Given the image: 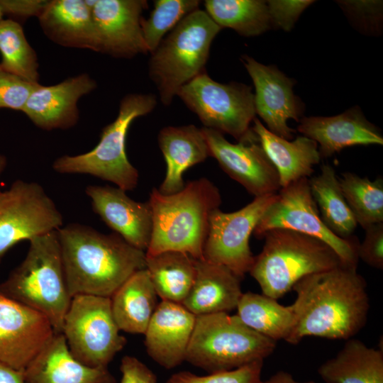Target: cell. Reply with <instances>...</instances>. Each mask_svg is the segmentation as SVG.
I'll list each match as a JSON object with an SVG mask.
<instances>
[{
	"mask_svg": "<svg viewBox=\"0 0 383 383\" xmlns=\"http://www.w3.org/2000/svg\"><path fill=\"white\" fill-rule=\"evenodd\" d=\"M365 239L359 243L358 258L378 270L383 268V222L372 224L365 229Z\"/></svg>",
	"mask_w": 383,
	"mask_h": 383,
	"instance_id": "obj_39",
	"label": "cell"
},
{
	"mask_svg": "<svg viewBox=\"0 0 383 383\" xmlns=\"http://www.w3.org/2000/svg\"><path fill=\"white\" fill-rule=\"evenodd\" d=\"M145 269L162 301L182 304L195 279L196 260L179 251L145 254Z\"/></svg>",
	"mask_w": 383,
	"mask_h": 383,
	"instance_id": "obj_29",
	"label": "cell"
},
{
	"mask_svg": "<svg viewBox=\"0 0 383 383\" xmlns=\"http://www.w3.org/2000/svg\"><path fill=\"white\" fill-rule=\"evenodd\" d=\"M277 197V193L255 197L233 212H223L220 209L213 211L203 259L222 265L243 279L249 272L255 258L250 247V235Z\"/></svg>",
	"mask_w": 383,
	"mask_h": 383,
	"instance_id": "obj_13",
	"label": "cell"
},
{
	"mask_svg": "<svg viewBox=\"0 0 383 383\" xmlns=\"http://www.w3.org/2000/svg\"><path fill=\"white\" fill-rule=\"evenodd\" d=\"M157 104L151 94H129L121 101L116 119L104 128L98 144L77 155H62L52 163L60 174H85L110 182L124 191L134 189L138 182L137 169L126 153V139L132 122L152 111Z\"/></svg>",
	"mask_w": 383,
	"mask_h": 383,
	"instance_id": "obj_7",
	"label": "cell"
},
{
	"mask_svg": "<svg viewBox=\"0 0 383 383\" xmlns=\"http://www.w3.org/2000/svg\"><path fill=\"white\" fill-rule=\"evenodd\" d=\"M262 383H317L313 381L299 382L296 380L292 374L286 371H278L271 375L267 379L263 380Z\"/></svg>",
	"mask_w": 383,
	"mask_h": 383,
	"instance_id": "obj_43",
	"label": "cell"
},
{
	"mask_svg": "<svg viewBox=\"0 0 383 383\" xmlns=\"http://www.w3.org/2000/svg\"><path fill=\"white\" fill-rule=\"evenodd\" d=\"M210 157L216 160L221 168L255 197L276 194L281 187L277 172L258 138L238 143L228 141L223 134L201 128Z\"/></svg>",
	"mask_w": 383,
	"mask_h": 383,
	"instance_id": "obj_14",
	"label": "cell"
},
{
	"mask_svg": "<svg viewBox=\"0 0 383 383\" xmlns=\"http://www.w3.org/2000/svg\"><path fill=\"white\" fill-rule=\"evenodd\" d=\"M221 29L198 9L184 17L151 53L149 76L165 106L171 104L182 86L205 71L211 45Z\"/></svg>",
	"mask_w": 383,
	"mask_h": 383,
	"instance_id": "obj_6",
	"label": "cell"
},
{
	"mask_svg": "<svg viewBox=\"0 0 383 383\" xmlns=\"http://www.w3.org/2000/svg\"><path fill=\"white\" fill-rule=\"evenodd\" d=\"M71 296L111 297L135 272L145 268V252L115 233L104 234L79 223L57 231Z\"/></svg>",
	"mask_w": 383,
	"mask_h": 383,
	"instance_id": "obj_2",
	"label": "cell"
},
{
	"mask_svg": "<svg viewBox=\"0 0 383 383\" xmlns=\"http://www.w3.org/2000/svg\"><path fill=\"white\" fill-rule=\"evenodd\" d=\"M85 192L93 211L115 233L131 245L146 251L152 228L148 201H136L117 187L89 185Z\"/></svg>",
	"mask_w": 383,
	"mask_h": 383,
	"instance_id": "obj_18",
	"label": "cell"
},
{
	"mask_svg": "<svg viewBox=\"0 0 383 383\" xmlns=\"http://www.w3.org/2000/svg\"><path fill=\"white\" fill-rule=\"evenodd\" d=\"M1 67L32 83H38L37 54L27 40L19 22L8 18L0 21Z\"/></svg>",
	"mask_w": 383,
	"mask_h": 383,
	"instance_id": "obj_34",
	"label": "cell"
},
{
	"mask_svg": "<svg viewBox=\"0 0 383 383\" xmlns=\"http://www.w3.org/2000/svg\"><path fill=\"white\" fill-rule=\"evenodd\" d=\"M96 87V82L87 73L68 77L55 85L38 84L22 112L43 130L72 128L79 120V100Z\"/></svg>",
	"mask_w": 383,
	"mask_h": 383,
	"instance_id": "obj_19",
	"label": "cell"
},
{
	"mask_svg": "<svg viewBox=\"0 0 383 383\" xmlns=\"http://www.w3.org/2000/svg\"><path fill=\"white\" fill-rule=\"evenodd\" d=\"M120 383H157L155 374L134 356L126 355L121 361Z\"/></svg>",
	"mask_w": 383,
	"mask_h": 383,
	"instance_id": "obj_41",
	"label": "cell"
},
{
	"mask_svg": "<svg viewBox=\"0 0 383 383\" xmlns=\"http://www.w3.org/2000/svg\"><path fill=\"white\" fill-rule=\"evenodd\" d=\"M39 83H32L4 70L0 65V109L23 111Z\"/></svg>",
	"mask_w": 383,
	"mask_h": 383,
	"instance_id": "obj_37",
	"label": "cell"
},
{
	"mask_svg": "<svg viewBox=\"0 0 383 383\" xmlns=\"http://www.w3.org/2000/svg\"><path fill=\"white\" fill-rule=\"evenodd\" d=\"M240 280L222 265L196 260L195 279L182 304L196 316L228 313L236 309L243 294Z\"/></svg>",
	"mask_w": 383,
	"mask_h": 383,
	"instance_id": "obj_23",
	"label": "cell"
},
{
	"mask_svg": "<svg viewBox=\"0 0 383 383\" xmlns=\"http://www.w3.org/2000/svg\"><path fill=\"white\" fill-rule=\"evenodd\" d=\"M62 224L61 213L40 184L15 181L0 192V262L18 243L56 231Z\"/></svg>",
	"mask_w": 383,
	"mask_h": 383,
	"instance_id": "obj_12",
	"label": "cell"
},
{
	"mask_svg": "<svg viewBox=\"0 0 383 383\" xmlns=\"http://www.w3.org/2000/svg\"><path fill=\"white\" fill-rule=\"evenodd\" d=\"M157 142L167 167L157 189L163 194L181 191L185 185L184 172L210 157L202 129L194 125L165 127L158 133Z\"/></svg>",
	"mask_w": 383,
	"mask_h": 383,
	"instance_id": "obj_24",
	"label": "cell"
},
{
	"mask_svg": "<svg viewBox=\"0 0 383 383\" xmlns=\"http://www.w3.org/2000/svg\"><path fill=\"white\" fill-rule=\"evenodd\" d=\"M236 309L243 323L275 342L286 340L294 324L292 304L282 305L263 294L243 293Z\"/></svg>",
	"mask_w": 383,
	"mask_h": 383,
	"instance_id": "obj_31",
	"label": "cell"
},
{
	"mask_svg": "<svg viewBox=\"0 0 383 383\" xmlns=\"http://www.w3.org/2000/svg\"><path fill=\"white\" fill-rule=\"evenodd\" d=\"M157 294L145 268L131 275L110 297L120 331L144 334L157 308Z\"/></svg>",
	"mask_w": 383,
	"mask_h": 383,
	"instance_id": "obj_27",
	"label": "cell"
},
{
	"mask_svg": "<svg viewBox=\"0 0 383 383\" xmlns=\"http://www.w3.org/2000/svg\"><path fill=\"white\" fill-rule=\"evenodd\" d=\"M343 196L362 228L383 222V179L370 180L355 173L344 172L338 179Z\"/></svg>",
	"mask_w": 383,
	"mask_h": 383,
	"instance_id": "obj_33",
	"label": "cell"
},
{
	"mask_svg": "<svg viewBox=\"0 0 383 383\" xmlns=\"http://www.w3.org/2000/svg\"><path fill=\"white\" fill-rule=\"evenodd\" d=\"M23 374L26 383H116L108 367H91L76 360L62 333H55Z\"/></svg>",
	"mask_w": 383,
	"mask_h": 383,
	"instance_id": "obj_22",
	"label": "cell"
},
{
	"mask_svg": "<svg viewBox=\"0 0 383 383\" xmlns=\"http://www.w3.org/2000/svg\"><path fill=\"white\" fill-rule=\"evenodd\" d=\"M26 257L0 284L6 296L43 314L55 333H62L72 296L56 231L34 238Z\"/></svg>",
	"mask_w": 383,
	"mask_h": 383,
	"instance_id": "obj_4",
	"label": "cell"
},
{
	"mask_svg": "<svg viewBox=\"0 0 383 383\" xmlns=\"http://www.w3.org/2000/svg\"><path fill=\"white\" fill-rule=\"evenodd\" d=\"M113 318L110 297L72 296L62 332L72 355L91 367H108L126 344Z\"/></svg>",
	"mask_w": 383,
	"mask_h": 383,
	"instance_id": "obj_10",
	"label": "cell"
},
{
	"mask_svg": "<svg viewBox=\"0 0 383 383\" xmlns=\"http://www.w3.org/2000/svg\"><path fill=\"white\" fill-rule=\"evenodd\" d=\"M252 130L274 166L281 188L308 178L313 173V167L320 162L318 144L306 136L289 141L270 131L256 117Z\"/></svg>",
	"mask_w": 383,
	"mask_h": 383,
	"instance_id": "obj_25",
	"label": "cell"
},
{
	"mask_svg": "<svg viewBox=\"0 0 383 383\" xmlns=\"http://www.w3.org/2000/svg\"><path fill=\"white\" fill-rule=\"evenodd\" d=\"M357 267L343 264L294 284V324L285 341L294 345L306 336L348 340L363 328L370 299L366 281Z\"/></svg>",
	"mask_w": 383,
	"mask_h": 383,
	"instance_id": "obj_1",
	"label": "cell"
},
{
	"mask_svg": "<svg viewBox=\"0 0 383 383\" xmlns=\"http://www.w3.org/2000/svg\"><path fill=\"white\" fill-rule=\"evenodd\" d=\"M4 16V15H3L1 11V9H0V21L2 20V16Z\"/></svg>",
	"mask_w": 383,
	"mask_h": 383,
	"instance_id": "obj_45",
	"label": "cell"
},
{
	"mask_svg": "<svg viewBox=\"0 0 383 383\" xmlns=\"http://www.w3.org/2000/svg\"><path fill=\"white\" fill-rule=\"evenodd\" d=\"M276 343L247 326L237 315L198 316L185 361L208 373L231 370L264 361Z\"/></svg>",
	"mask_w": 383,
	"mask_h": 383,
	"instance_id": "obj_8",
	"label": "cell"
},
{
	"mask_svg": "<svg viewBox=\"0 0 383 383\" xmlns=\"http://www.w3.org/2000/svg\"><path fill=\"white\" fill-rule=\"evenodd\" d=\"M0 383H26L23 371L0 362Z\"/></svg>",
	"mask_w": 383,
	"mask_h": 383,
	"instance_id": "obj_42",
	"label": "cell"
},
{
	"mask_svg": "<svg viewBox=\"0 0 383 383\" xmlns=\"http://www.w3.org/2000/svg\"><path fill=\"white\" fill-rule=\"evenodd\" d=\"M309 182L325 226L341 238L352 237L357 223L343 196L334 168L323 165L321 173L309 179Z\"/></svg>",
	"mask_w": 383,
	"mask_h": 383,
	"instance_id": "obj_30",
	"label": "cell"
},
{
	"mask_svg": "<svg viewBox=\"0 0 383 383\" xmlns=\"http://www.w3.org/2000/svg\"><path fill=\"white\" fill-rule=\"evenodd\" d=\"M242 62L255 86V113L270 131L284 139H292L295 131L287 125V121H299L301 112L300 101L292 91L294 81L276 67L262 65L248 55L242 56Z\"/></svg>",
	"mask_w": 383,
	"mask_h": 383,
	"instance_id": "obj_17",
	"label": "cell"
},
{
	"mask_svg": "<svg viewBox=\"0 0 383 383\" xmlns=\"http://www.w3.org/2000/svg\"><path fill=\"white\" fill-rule=\"evenodd\" d=\"M177 95L197 115L204 128L227 133L238 142L256 137L250 126L256 113L250 87L238 82L219 83L204 71L182 86Z\"/></svg>",
	"mask_w": 383,
	"mask_h": 383,
	"instance_id": "obj_9",
	"label": "cell"
},
{
	"mask_svg": "<svg viewBox=\"0 0 383 383\" xmlns=\"http://www.w3.org/2000/svg\"><path fill=\"white\" fill-rule=\"evenodd\" d=\"M196 316L182 304L161 301L144 333L148 355L167 370L185 361Z\"/></svg>",
	"mask_w": 383,
	"mask_h": 383,
	"instance_id": "obj_20",
	"label": "cell"
},
{
	"mask_svg": "<svg viewBox=\"0 0 383 383\" xmlns=\"http://www.w3.org/2000/svg\"><path fill=\"white\" fill-rule=\"evenodd\" d=\"M273 228L289 229L318 238L328 245L345 264L357 266L358 239L354 235L341 238L325 226L311 195L308 178L279 190L276 200L263 214L253 234L262 238Z\"/></svg>",
	"mask_w": 383,
	"mask_h": 383,
	"instance_id": "obj_11",
	"label": "cell"
},
{
	"mask_svg": "<svg viewBox=\"0 0 383 383\" xmlns=\"http://www.w3.org/2000/svg\"><path fill=\"white\" fill-rule=\"evenodd\" d=\"M50 1L48 0H0V9L3 15L10 19L26 20L42 14Z\"/></svg>",
	"mask_w": 383,
	"mask_h": 383,
	"instance_id": "obj_40",
	"label": "cell"
},
{
	"mask_svg": "<svg viewBox=\"0 0 383 383\" xmlns=\"http://www.w3.org/2000/svg\"><path fill=\"white\" fill-rule=\"evenodd\" d=\"M198 0H155L149 18L142 19L143 37L148 52L152 53L184 17L199 9Z\"/></svg>",
	"mask_w": 383,
	"mask_h": 383,
	"instance_id": "obj_35",
	"label": "cell"
},
{
	"mask_svg": "<svg viewBox=\"0 0 383 383\" xmlns=\"http://www.w3.org/2000/svg\"><path fill=\"white\" fill-rule=\"evenodd\" d=\"M204 4L218 26L232 28L245 37L259 35L272 26L266 1L206 0Z\"/></svg>",
	"mask_w": 383,
	"mask_h": 383,
	"instance_id": "obj_32",
	"label": "cell"
},
{
	"mask_svg": "<svg viewBox=\"0 0 383 383\" xmlns=\"http://www.w3.org/2000/svg\"><path fill=\"white\" fill-rule=\"evenodd\" d=\"M297 130L319 145L321 158L330 157L347 147L383 144L379 130L358 106L333 116L303 118Z\"/></svg>",
	"mask_w": 383,
	"mask_h": 383,
	"instance_id": "obj_21",
	"label": "cell"
},
{
	"mask_svg": "<svg viewBox=\"0 0 383 383\" xmlns=\"http://www.w3.org/2000/svg\"><path fill=\"white\" fill-rule=\"evenodd\" d=\"M262 238V250L255 256L249 273L262 294L274 299L304 277L345 264L323 241L292 230L273 228Z\"/></svg>",
	"mask_w": 383,
	"mask_h": 383,
	"instance_id": "obj_5",
	"label": "cell"
},
{
	"mask_svg": "<svg viewBox=\"0 0 383 383\" xmlns=\"http://www.w3.org/2000/svg\"><path fill=\"white\" fill-rule=\"evenodd\" d=\"M317 372L325 383H383V353L351 338Z\"/></svg>",
	"mask_w": 383,
	"mask_h": 383,
	"instance_id": "obj_28",
	"label": "cell"
},
{
	"mask_svg": "<svg viewBox=\"0 0 383 383\" xmlns=\"http://www.w3.org/2000/svg\"><path fill=\"white\" fill-rule=\"evenodd\" d=\"M91 9L96 52L118 58L148 52L142 28L145 0H85Z\"/></svg>",
	"mask_w": 383,
	"mask_h": 383,
	"instance_id": "obj_16",
	"label": "cell"
},
{
	"mask_svg": "<svg viewBox=\"0 0 383 383\" xmlns=\"http://www.w3.org/2000/svg\"><path fill=\"white\" fill-rule=\"evenodd\" d=\"M313 2L310 0L267 1L272 25L289 31L303 11Z\"/></svg>",
	"mask_w": 383,
	"mask_h": 383,
	"instance_id": "obj_38",
	"label": "cell"
},
{
	"mask_svg": "<svg viewBox=\"0 0 383 383\" xmlns=\"http://www.w3.org/2000/svg\"><path fill=\"white\" fill-rule=\"evenodd\" d=\"M38 19L43 33L52 42L96 52L91 9L85 0H50Z\"/></svg>",
	"mask_w": 383,
	"mask_h": 383,
	"instance_id": "obj_26",
	"label": "cell"
},
{
	"mask_svg": "<svg viewBox=\"0 0 383 383\" xmlns=\"http://www.w3.org/2000/svg\"><path fill=\"white\" fill-rule=\"evenodd\" d=\"M54 335L43 314L0 292V362L23 371Z\"/></svg>",
	"mask_w": 383,
	"mask_h": 383,
	"instance_id": "obj_15",
	"label": "cell"
},
{
	"mask_svg": "<svg viewBox=\"0 0 383 383\" xmlns=\"http://www.w3.org/2000/svg\"><path fill=\"white\" fill-rule=\"evenodd\" d=\"M221 201L218 187L205 177L189 181L172 194L154 188L148 200L152 228L145 254L179 251L203 259L210 216Z\"/></svg>",
	"mask_w": 383,
	"mask_h": 383,
	"instance_id": "obj_3",
	"label": "cell"
},
{
	"mask_svg": "<svg viewBox=\"0 0 383 383\" xmlns=\"http://www.w3.org/2000/svg\"><path fill=\"white\" fill-rule=\"evenodd\" d=\"M263 361L255 362L226 371L197 375L189 371L173 374L166 383H262Z\"/></svg>",
	"mask_w": 383,
	"mask_h": 383,
	"instance_id": "obj_36",
	"label": "cell"
},
{
	"mask_svg": "<svg viewBox=\"0 0 383 383\" xmlns=\"http://www.w3.org/2000/svg\"><path fill=\"white\" fill-rule=\"evenodd\" d=\"M6 164H7L6 157L4 155L0 154V176L4 172V170H5L6 167Z\"/></svg>",
	"mask_w": 383,
	"mask_h": 383,
	"instance_id": "obj_44",
	"label": "cell"
}]
</instances>
